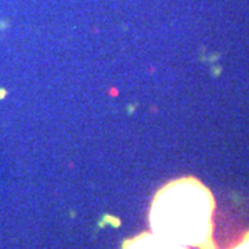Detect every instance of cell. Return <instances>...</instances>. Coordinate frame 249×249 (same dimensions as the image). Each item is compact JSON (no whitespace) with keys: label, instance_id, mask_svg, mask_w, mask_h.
<instances>
[{"label":"cell","instance_id":"1","mask_svg":"<svg viewBox=\"0 0 249 249\" xmlns=\"http://www.w3.org/2000/svg\"><path fill=\"white\" fill-rule=\"evenodd\" d=\"M214 199L196 178L170 181L154 196L150 209L152 232L181 247L216 249Z\"/></svg>","mask_w":249,"mask_h":249},{"label":"cell","instance_id":"2","mask_svg":"<svg viewBox=\"0 0 249 249\" xmlns=\"http://www.w3.org/2000/svg\"><path fill=\"white\" fill-rule=\"evenodd\" d=\"M122 249H188L187 247H181L175 242L163 240L154 232H142L140 235H136L130 240L124 242Z\"/></svg>","mask_w":249,"mask_h":249},{"label":"cell","instance_id":"3","mask_svg":"<svg viewBox=\"0 0 249 249\" xmlns=\"http://www.w3.org/2000/svg\"><path fill=\"white\" fill-rule=\"evenodd\" d=\"M229 249H249V231L245 232L240 240L234 242Z\"/></svg>","mask_w":249,"mask_h":249}]
</instances>
